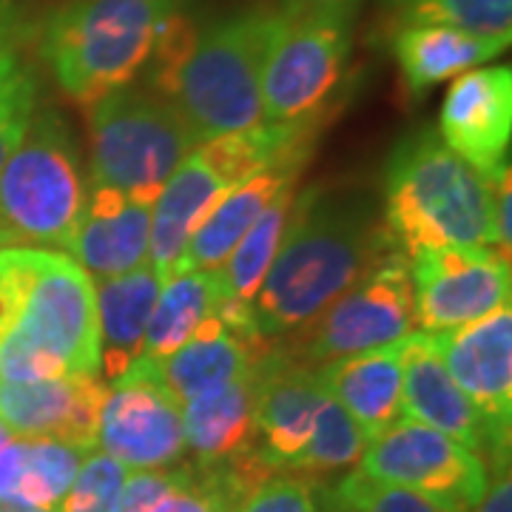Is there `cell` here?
I'll return each mask as SVG.
<instances>
[{
    "instance_id": "obj_3",
    "label": "cell",
    "mask_w": 512,
    "mask_h": 512,
    "mask_svg": "<svg viewBox=\"0 0 512 512\" xmlns=\"http://www.w3.org/2000/svg\"><path fill=\"white\" fill-rule=\"evenodd\" d=\"M18 293L0 336V382H52L100 373L92 276L43 248H12Z\"/></svg>"
},
{
    "instance_id": "obj_14",
    "label": "cell",
    "mask_w": 512,
    "mask_h": 512,
    "mask_svg": "<svg viewBox=\"0 0 512 512\" xmlns=\"http://www.w3.org/2000/svg\"><path fill=\"white\" fill-rule=\"evenodd\" d=\"M458 390L476 404L481 419L501 441H510L512 419V313H487L476 322L427 330Z\"/></svg>"
},
{
    "instance_id": "obj_12",
    "label": "cell",
    "mask_w": 512,
    "mask_h": 512,
    "mask_svg": "<svg viewBox=\"0 0 512 512\" xmlns=\"http://www.w3.org/2000/svg\"><path fill=\"white\" fill-rule=\"evenodd\" d=\"M416 325L447 330L510 308V262L493 248H433L410 256Z\"/></svg>"
},
{
    "instance_id": "obj_5",
    "label": "cell",
    "mask_w": 512,
    "mask_h": 512,
    "mask_svg": "<svg viewBox=\"0 0 512 512\" xmlns=\"http://www.w3.org/2000/svg\"><path fill=\"white\" fill-rule=\"evenodd\" d=\"M183 0H66L43 23L40 55L57 86L83 106L143 72Z\"/></svg>"
},
{
    "instance_id": "obj_27",
    "label": "cell",
    "mask_w": 512,
    "mask_h": 512,
    "mask_svg": "<svg viewBox=\"0 0 512 512\" xmlns=\"http://www.w3.org/2000/svg\"><path fill=\"white\" fill-rule=\"evenodd\" d=\"M293 200H296V188H288L276 197L262 214L259 220L248 228V234L239 239L234 254L228 256L222 271V282H225V293L237 302L251 305L256 291L262 285V279L268 274L271 262H274L279 242L285 234V225L291 217Z\"/></svg>"
},
{
    "instance_id": "obj_22",
    "label": "cell",
    "mask_w": 512,
    "mask_h": 512,
    "mask_svg": "<svg viewBox=\"0 0 512 512\" xmlns=\"http://www.w3.org/2000/svg\"><path fill=\"white\" fill-rule=\"evenodd\" d=\"M163 279L143 262L128 274L109 276L94 285L97 328H100V373L97 379L114 384L140 362L146 345V328Z\"/></svg>"
},
{
    "instance_id": "obj_1",
    "label": "cell",
    "mask_w": 512,
    "mask_h": 512,
    "mask_svg": "<svg viewBox=\"0 0 512 512\" xmlns=\"http://www.w3.org/2000/svg\"><path fill=\"white\" fill-rule=\"evenodd\" d=\"M390 254L376 200L356 188L296 194L274 262L251 313L256 330L282 345Z\"/></svg>"
},
{
    "instance_id": "obj_21",
    "label": "cell",
    "mask_w": 512,
    "mask_h": 512,
    "mask_svg": "<svg viewBox=\"0 0 512 512\" xmlns=\"http://www.w3.org/2000/svg\"><path fill=\"white\" fill-rule=\"evenodd\" d=\"M308 163L305 154L285 157L271 168L259 171L248 183L234 188L225 200L208 214V220L202 222L194 231V237L188 239L183 256L174 268L177 274H191V271H220L228 262V256L234 254L239 239L248 234V228L259 220V214L271 205V202L288 191L296 188V177L302 171V165Z\"/></svg>"
},
{
    "instance_id": "obj_19",
    "label": "cell",
    "mask_w": 512,
    "mask_h": 512,
    "mask_svg": "<svg viewBox=\"0 0 512 512\" xmlns=\"http://www.w3.org/2000/svg\"><path fill=\"white\" fill-rule=\"evenodd\" d=\"M151 208L120 188L89 183L72 237L63 248L97 279L128 274L148 262Z\"/></svg>"
},
{
    "instance_id": "obj_32",
    "label": "cell",
    "mask_w": 512,
    "mask_h": 512,
    "mask_svg": "<svg viewBox=\"0 0 512 512\" xmlns=\"http://www.w3.org/2000/svg\"><path fill=\"white\" fill-rule=\"evenodd\" d=\"M37 111V77L20 55L0 60V168L23 143Z\"/></svg>"
},
{
    "instance_id": "obj_25",
    "label": "cell",
    "mask_w": 512,
    "mask_h": 512,
    "mask_svg": "<svg viewBox=\"0 0 512 512\" xmlns=\"http://www.w3.org/2000/svg\"><path fill=\"white\" fill-rule=\"evenodd\" d=\"M510 43L461 32L453 26H402L393 35V57L407 94L424 97L444 80L478 69L501 55Z\"/></svg>"
},
{
    "instance_id": "obj_10",
    "label": "cell",
    "mask_w": 512,
    "mask_h": 512,
    "mask_svg": "<svg viewBox=\"0 0 512 512\" xmlns=\"http://www.w3.org/2000/svg\"><path fill=\"white\" fill-rule=\"evenodd\" d=\"M356 470L424 495L444 512H473L490 487L484 458L413 419H399L367 441Z\"/></svg>"
},
{
    "instance_id": "obj_36",
    "label": "cell",
    "mask_w": 512,
    "mask_h": 512,
    "mask_svg": "<svg viewBox=\"0 0 512 512\" xmlns=\"http://www.w3.org/2000/svg\"><path fill=\"white\" fill-rule=\"evenodd\" d=\"M490 188V220H493V251L501 254L510 262V245H512V180H510V163L501 165L495 174L484 177Z\"/></svg>"
},
{
    "instance_id": "obj_15",
    "label": "cell",
    "mask_w": 512,
    "mask_h": 512,
    "mask_svg": "<svg viewBox=\"0 0 512 512\" xmlns=\"http://www.w3.org/2000/svg\"><path fill=\"white\" fill-rule=\"evenodd\" d=\"M402 416L456 439L484 461L490 458L495 470H501V461L507 464L510 441L498 439L487 421L481 419L476 404L458 390L427 330H416L404 339Z\"/></svg>"
},
{
    "instance_id": "obj_17",
    "label": "cell",
    "mask_w": 512,
    "mask_h": 512,
    "mask_svg": "<svg viewBox=\"0 0 512 512\" xmlns=\"http://www.w3.org/2000/svg\"><path fill=\"white\" fill-rule=\"evenodd\" d=\"M328 399L319 367L302 362L285 345L262 359V390L256 404V453L274 470H293L311 439L316 416Z\"/></svg>"
},
{
    "instance_id": "obj_23",
    "label": "cell",
    "mask_w": 512,
    "mask_h": 512,
    "mask_svg": "<svg viewBox=\"0 0 512 512\" xmlns=\"http://www.w3.org/2000/svg\"><path fill=\"white\" fill-rule=\"evenodd\" d=\"M402 342L319 365L328 396L359 424L365 439H376L402 416Z\"/></svg>"
},
{
    "instance_id": "obj_40",
    "label": "cell",
    "mask_w": 512,
    "mask_h": 512,
    "mask_svg": "<svg viewBox=\"0 0 512 512\" xmlns=\"http://www.w3.org/2000/svg\"><path fill=\"white\" fill-rule=\"evenodd\" d=\"M473 512H512V481L507 467L495 470V476H490V487Z\"/></svg>"
},
{
    "instance_id": "obj_37",
    "label": "cell",
    "mask_w": 512,
    "mask_h": 512,
    "mask_svg": "<svg viewBox=\"0 0 512 512\" xmlns=\"http://www.w3.org/2000/svg\"><path fill=\"white\" fill-rule=\"evenodd\" d=\"M26 444L0 421V498H15L26 464Z\"/></svg>"
},
{
    "instance_id": "obj_34",
    "label": "cell",
    "mask_w": 512,
    "mask_h": 512,
    "mask_svg": "<svg viewBox=\"0 0 512 512\" xmlns=\"http://www.w3.org/2000/svg\"><path fill=\"white\" fill-rule=\"evenodd\" d=\"M128 470L106 453H86L57 512H111Z\"/></svg>"
},
{
    "instance_id": "obj_33",
    "label": "cell",
    "mask_w": 512,
    "mask_h": 512,
    "mask_svg": "<svg viewBox=\"0 0 512 512\" xmlns=\"http://www.w3.org/2000/svg\"><path fill=\"white\" fill-rule=\"evenodd\" d=\"M328 507L330 512H444L424 495L367 478L359 470L336 484Z\"/></svg>"
},
{
    "instance_id": "obj_31",
    "label": "cell",
    "mask_w": 512,
    "mask_h": 512,
    "mask_svg": "<svg viewBox=\"0 0 512 512\" xmlns=\"http://www.w3.org/2000/svg\"><path fill=\"white\" fill-rule=\"evenodd\" d=\"M248 495L225 467L185 464L174 487L148 512H237Z\"/></svg>"
},
{
    "instance_id": "obj_39",
    "label": "cell",
    "mask_w": 512,
    "mask_h": 512,
    "mask_svg": "<svg viewBox=\"0 0 512 512\" xmlns=\"http://www.w3.org/2000/svg\"><path fill=\"white\" fill-rule=\"evenodd\" d=\"M362 0H279V12L296 18H333L353 23Z\"/></svg>"
},
{
    "instance_id": "obj_2",
    "label": "cell",
    "mask_w": 512,
    "mask_h": 512,
    "mask_svg": "<svg viewBox=\"0 0 512 512\" xmlns=\"http://www.w3.org/2000/svg\"><path fill=\"white\" fill-rule=\"evenodd\" d=\"M274 18L276 9H242L205 26L185 15L165 23L148 60L151 86L200 143L265 123L259 77Z\"/></svg>"
},
{
    "instance_id": "obj_9",
    "label": "cell",
    "mask_w": 512,
    "mask_h": 512,
    "mask_svg": "<svg viewBox=\"0 0 512 512\" xmlns=\"http://www.w3.org/2000/svg\"><path fill=\"white\" fill-rule=\"evenodd\" d=\"M416 333V296L410 259L384 254L356 285L299 330L285 348L308 365H328L356 353L387 348Z\"/></svg>"
},
{
    "instance_id": "obj_42",
    "label": "cell",
    "mask_w": 512,
    "mask_h": 512,
    "mask_svg": "<svg viewBox=\"0 0 512 512\" xmlns=\"http://www.w3.org/2000/svg\"><path fill=\"white\" fill-rule=\"evenodd\" d=\"M384 3H387L390 9H404V6H407L410 0H384Z\"/></svg>"
},
{
    "instance_id": "obj_38",
    "label": "cell",
    "mask_w": 512,
    "mask_h": 512,
    "mask_svg": "<svg viewBox=\"0 0 512 512\" xmlns=\"http://www.w3.org/2000/svg\"><path fill=\"white\" fill-rule=\"evenodd\" d=\"M32 37V20L18 0H0V60L20 55L23 43Z\"/></svg>"
},
{
    "instance_id": "obj_30",
    "label": "cell",
    "mask_w": 512,
    "mask_h": 512,
    "mask_svg": "<svg viewBox=\"0 0 512 512\" xmlns=\"http://www.w3.org/2000/svg\"><path fill=\"white\" fill-rule=\"evenodd\" d=\"M26 464L20 476L18 501L32 507L57 510L66 498L74 476L83 464V456L72 444L57 439H26Z\"/></svg>"
},
{
    "instance_id": "obj_26",
    "label": "cell",
    "mask_w": 512,
    "mask_h": 512,
    "mask_svg": "<svg viewBox=\"0 0 512 512\" xmlns=\"http://www.w3.org/2000/svg\"><path fill=\"white\" fill-rule=\"evenodd\" d=\"M225 299L222 271H191L171 276L157 296L146 328L143 356L148 362H163L174 350H180L200 328L202 319L220 308Z\"/></svg>"
},
{
    "instance_id": "obj_41",
    "label": "cell",
    "mask_w": 512,
    "mask_h": 512,
    "mask_svg": "<svg viewBox=\"0 0 512 512\" xmlns=\"http://www.w3.org/2000/svg\"><path fill=\"white\" fill-rule=\"evenodd\" d=\"M0 512H57V510L32 507V504H23V501H18V498H0Z\"/></svg>"
},
{
    "instance_id": "obj_13",
    "label": "cell",
    "mask_w": 512,
    "mask_h": 512,
    "mask_svg": "<svg viewBox=\"0 0 512 512\" xmlns=\"http://www.w3.org/2000/svg\"><path fill=\"white\" fill-rule=\"evenodd\" d=\"M242 183L248 180L239 177L237 165L231 163L228 154H222L217 140L200 143L168 177L151 208L148 239V265L163 279V285L174 276V268L194 231Z\"/></svg>"
},
{
    "instance_id": "obj_35",
    "label": "cell",
    "mask_w": 512,
    "mask_h": 512,
    "mask_svg": "<svg viewBox=\"0 0 512 512\" xmlns=\"http://www.w3.org/2000/svg\"><path fill=\"white\" fill-rule=\"evenodd\" d=\"M237 512H319V495L311 478L271 476L242 501Z\"/></svg>"
},
{
    "instance_id": "obj_7",
    "label": "cell",
    "mask_w": 512,
    "mask_h": 512,
    "mask_svg": "<svg viewBox=\"0 0 512 512\" xmlns=\"http://www.w3.org/2000/svg\"><path fill=\"white\" fill-rule=\"evenodd\" d=\"M200 146L180 109L160 94L123 86L92 106V183L154 205L168 177Z\"/></svg>"
},
{
    "instance_id": "obj_16",
    "label": "cell",
    "mask_w": 512,
    "mask_h": 512,
    "mask_svg": "<svg viewBox=\"0 0 512 512\" xmlns=\"http://www.w3.org/2000/svg\"><path fill=\"white\" fill-rule=\"evenodd\" d=\"M444 146L481 177L507 165L512 137V72L510 66H487L458 74L439 114Z\"/></svg>"
},
{
    "instance_id": "obj_11",
    "label": "cell",
    "mask_w": 512,
    "mask_h": 512,
    "mask_svg": "<svg viewBox=\"0 0 512 512\" xmlns=\"http://www.w3.org/2000/svg\"><path fill=\"white\" fill-rule=\"evenodd\" d=\"M97 444L134 473L174 467L185 453L180 402L165 390L148 359H140L123 379L109 384Z\"/></svg>"
},
{
    "instance_id": "obj_4",
    "label": "cell",
    "mask_w": 512,
    "mask_h": 512,
    "mask_svg": "<svg viewBox=\"0 0 512 512\" xmlns=\"http://www.w3.org/2000/svg\"><path fill=\"white\" fill-rule=\"evenodd\" d=\"M382 231L390 251L407 259L433 248H493L487 180L436 128H419L384 165Z\"/></svg>"
},
{
    "instance_id": "obj_28",
    "label": "cell",
    "mask_w": 512,
    "mask_h": 512,
    "mask_svg": "<svg viewBox=\"0 0 512 512\" xmlns=\"http://www.w3.org/2000/svg\"><path fill=\"white\" fill-rule=\"evenodd\" d=\"M402 26H453L510 43L512 0H410L396 15Z\"/></svg>"
},
{
    "instance_id": "obj_29",
    "label": "cell",
    "mask_w": 512,
    "mask_h": 512,
    "mask_svg": "<svg viewBox=\"0 0 512 512\" xmlns=\"http://www.w3.org/2000/svg\"><path fill=\"white\" fill-rule=\"evenodd\" d=\"M365 447L367 439L359 424L328 396L316 416L311 439L296 458L291 473H316V476L342 473L359 464Z\"/></svg>"
},
{
    "instance_id": "obj_6",
    "label": "cell",
    "mask_w": 512,
    "mask_h": 512,
    "mask_svg": "<svg viewBox=\"0 0 512 512\" xmlns=\"http://www.w3.org/2000/svg\"><path fill=\"white\" fill-rule=\"evenodd\" d=\"M83 197L72 131L57 111H35L23 143L0 168V251L63 248Z\"/></svg>"
},
{
    "instance_id": "obj_18",
    "label": "cell",
    "mask_w": 512,
    "mask_h": 512,
    "mask_svg": "<svg viewBox=\"0 0 512 512\" xmlns=\"http://www.w3.org/2000/svg\"><path fill=\"white\" fill-rule=\"evenodd\" d=\"M106 396L109 384L97 376L0 382V421L20 439H57L94 453Z\"/></svg>"
},
{
    "instance_id": "obj_24",
    "label": "cell",
    "mask_w": 512,
    "mask_h": 512,
    "mask_svg": "<svg viewBox=\"0 0 512 512\" xmlns=\"http://www.w3.org/2000/svg\"><path fill=\"white\" fill-rule=\"evenodd\" d=\"M262 390V362L211 396L183 404L185 450L194 464L220 467L256 447V404Z\"/></svg>"
},
{
    "instance_id": "obj_8",
    "label": "cell",
    "mask_w": 512,
    "mask_h": 512,
    "mask_svg": "<svg viewBox=\"0 0 512 512\" xmlns=\"http://www.w3.org/2000/svg\"><path fill=\"white\" fill-rule=\"evenodd\" d=\"M353 23L296 18L276 9L262 60V117L276 126H316L342 89Z\"/></svg>"
},
{
    "instance_id": "obj_20",
    "label": "cell",
    "mask_w": 512,
    "mask_h": 512,
    "mask_svg": "<svg viewBox=\"0 0 512 512\" xmlns=\"http://www.w3.org/2000/svg\"><path fill=\"white\" fill-rule=\"evenodd\" d=\"M276 345L256 330L231 328L214 311L202 319L183 348L174 350L163 362H151L165 390L180 402V407L202 396H211L248 370H254Z\"/></svg>"
}]
</instances>
